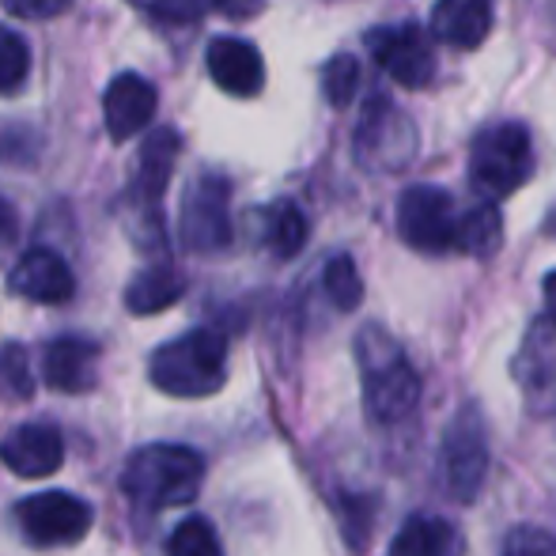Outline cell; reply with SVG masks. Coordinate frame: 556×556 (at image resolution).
Listing matches in <instances>:
<instances>
[{
	"instance_id": "4316f807",
	"label": "cell",
	"mask_w": 556,
	"mask_h": 556,
	"mask_svg": "<svg viewBox=\"0 0 556 556\" xmlns=\"http://www.w3.org/2000/svg\"><path fill=\"white\" fill-rule=\"evenodd\" d=\"M129 4L155 23H198L213 8V0H129Z\"/></svg>"
},
{
	"instance_id": "5b68a950",
	"label": "cell",
	"mask_w": 556,
	"mask_h": 556,
	"mask_svg": "<svg viewBox=\"0 0 556 556\" xmlns=\"http://www.w3.org/2000/svg\"><path fill=\"white\" fill-rule=\"evenodd\" d=\"M489 473V432L477 405H462L443 428L440 443V484L454 504H473Z\"/></svg>"
},
{
	"instance_id": "8fae6325",
	"label": "cell",
	"mask_w": 556,
	"mask_h": 556,
	"mask_svg": "<svg viewBox=\"0 0 556 556\" xmlns=\"http://www.w3.org/2000/svg\"><path fill=\"white\" fill-rule=\"evenodd\" d=\"M178 152H182V137H178L175 129H167V125L148 132V140L140 144L129 201H132V208L155 227H160V201H163V190H167L170 175H175Z\"/></svg>"
},
{
	"instance_id": "2e32d148",
	"label": "cell",
	"mask_w": 556,
	"mask_h": 556,
	"mask_svg": "<svg viewBox=\"0 0 556 556\" xmlns=\"http://www.w3.org/2000/svg\"><path fill=\"white\" fill-rule=\"evenodd\" d=\"M160 106L155 88L137 73H122L111 80L103 96V117H106V132H111L114 144H125L129 137H137L140 129H148Z\"/></svg>"
},
{
	"instance_id": "f546056e",
	"label": "cell",
	"mask_w": 556,
	"mask_h": 556,
	"mask_svg": "<svg viewBox=\"0 0 556 556\" xmlns=\"http://www.w3.org/2000/svg\"><path fill=\"white\" fill-rule=\"evenodd\" d=\"M12 15L20 20H53V15L65 12L73 0H0Z\"/></svg>"
},
{
	"instance_id": "277c9868",
	"label": "cell",
	"mask_w": 556,
	"mask_h": 556,
	"mask_svg": "<svg viewBox=\"0 0 556 556\" xmlns=\"http://www.w3.org/2000/svg\"><path fill=\"white\" fill-rule=\"evenodd\" d=\"M469 175L489 198H507L534 175V144L519 122H496L469 144Z\"/></svg>"
},
{
	"instance_id": "9a60e30c",
	"label": "cell",
	"mask_w": 556,
	"mask_h": 556,
	"mask_svg": "<svg viewBox=\"0 0 556 556\" xmlns=\"http://www.w3.org/2000/svg\"><path fill=\"white\" fill-rule=\"evenodd\" d=\"M205 65L216 88L235 99H250L265 88V61L247 38H213L205 50Z\"/></svg>"
},
{
	"instance_id": "8992f818",
	"label": "cell",
	"mask_w": 556,
	"mask_h": 556,
	"mask_svg": "<svg viewBox=\"0 0 556 556\" xmlns=\"http://www.w3.org/2000/svg\"><path fill=\"white\" fill-rule=\"evenodd\" d=\"M417 144H420L417 125L382 96H375L364 106L356 137H352L356 163L364 170H375V175H394V170L409 167L413 155H417Z\"/></svg>"
},
{
	"instance_id": "5bb4252c",
	"label": "cell",
	"mask_w": 556,
	"mask_h": 556,
	"mask_svg": "<svg viewBox=\"0 0 556 556\" xmlns=\"http://www.w3.org/2000/svg\"><path fill=\"white\" fill-rule=\"evenodd\" d=\"M0 462H4L15 477L38 481V477L58 473V466L65 462V440H61V432L53 425L30 420V425H20L4 435V443H0Z\"/></svg>"
},
{
	"instance_id": "e0dca14e",
	"label": "cell",
	"mask_w": 556,
	"mask_h": 556,
	"mask_svg": "<svg viewBox=\"0 0 556 556\" xmlns=\"http://www.w3.org/2000/svg\"><path fill=\"white\" fill-rule=\"evenodd\" d=\"M99 379V344L88 337H58L42 352V382L58 394H88Z\"/></svg>"
},
{
	"instance_id": "484cf974",
	"label": "cell",
	"mask_w": 556,
	"mask_h": 556,
	"mask_svg": "<svg viewBox=\"0 0 556 556\" xmlns=\"http://www.w3.org/2000/svg\"><path fill=\"white\" fill-rule=\"evenodd\" d=\"M356 88H359V61L349 58V53H337V58L326 61L323 68V96L330 106H349L356 99Z\"/></svg>"
},
{
	"instance_id": "6da1fadb",
	"label": "cell",
	"mask_w": 556,
	"mask_h": 556,
	"mask_svg": "<svg viewBox=\"0 0 556 556\" xmlns=\"http://www.w3.org/2000/svg\"><path fill=\"white\" fill-rule=\"evenodd\" d=\"M359 379H364V409L371 425L394 428L417 413L420 375L382 326H364L356 337Z\"/></svg>"
},
{
	"instance_id": "30bf717a",
	"label": "cell",
	"mask_w": 556,
	"mask_h": 556,
	"mask_svg": "<svg viewBox=\"0 0 556 556\" xmlns=\"http://www.w3.org/2000/svg\"><path fill=\"white\" fill-rule=\"evenodd\" d=\"M367 50L379 61V68L397 88L420 91L435 80V53L428 35L417 23H397V27H375L367 35Z\"/></svg>"
},
{
	"instance_id": "7a4b0ae2",
	"label": "cell",
	"mask_w": 556,
	"mask_h": 556,
	"mask_svg": "<svg viewBox=\"0 0 556 556\" xmlns=\"http://www.w3.org/2000/svg\"><path fill=\"white\" fill-rule=\"evenodd\" d=\"M205 484V458L182 443H148L125 458L122 489L140 511L193 504Z\"/></svg>"
},
{
	"instance_id": "44dd1931",
	"label": "cell",
	"mask_w": 556,
	"mask_h": 556,
	"mask_svg": "<svg viewBox=\"0 0 556 556\" xmlns=\"http://www.w3.org/2000/svg\"><path fill=\"white\" fill-rule=\"evenodd\" d=\"M262 239L280 262L295 257L307 247V216L295 201H273L262 213Z\"/></svg>"
},
{
	"instance_id": "4dcf8cb0",
	"label": "cell",
	"mask_w": 556,
	"mask_h": 556,
	"mask_svg": "<svg viewBox=\"0 0 556 556\" xmlns=\"http://www.w3.org/2000/svg\"><path fill=\"white\" fill-rule=\"evenodd\" d=\"M213 8L227 20H254L265 8V0H213Z\"/></svg>"
},
{
	"instance_id": "d4e9b609",
	"label": "cell",
	"mask_w": 556,
	"mask_h": 556,
	"mask_svg": "<svg viewBox=\"0 0 556 556\" xmlns=\"http://www.w3.org/2000/svg\"><path fill=\"white\" fill-rule=\"evenodd\" d=\"M167 556H224V545L205 515H190V519L178 522L175 534H170Z\"/></svg>"
},
{
	"instance_id": "d6a6232c",
	"label": "cell",
	"mask_w": 556,
	"mask_h": 556,
	"mask_svg": "<svg viewBox=\"0 0 556 556\" xmlns=\"http://www.w3.org/2000/svg\"><path fill=\"white\" fill-rule=\"evenodd\" d=\"M542 292H545V318H553V323H556V269L545 277Z\"/></svg>"
},
{
	"instance_id": "1f68e13d",
	"label": "cell",
	"mask_w": 556,
	"mask_h": 556,
	"mask_svg": "<svg viewBox=\"0 0 556 556\" xmlns=\"http://www.w3.org/2000/svg\"><path fill=\"white\" fill-rule=\"evenodd\" d=\"M15 239V208L8 201H0V247Z\"/></svg>"
},
{
	"instance_id": "9c48e42d",
	"label": "cell",
	"mask_w": 556,
	"mask_h": 556,
	"mask_svg": "<svg viewBox=\"0 0 556 556\" xmlns=\"http://www.w3.org/2000/svg\"><path fill=\"white\" fill-rule=\"evenodd\" d=\"M178 235L193 254H216L231 242V182L224 175H198L182 198Z\"/></svg>"
},
{
	"instance_id": "4fadbf2b",
	"label": "cell",
	"mask_w": 556,
	"mask_h": 556,
	"mask_svg": "<svg viewBox=\"0 0 556 556\" xmlns=\"http://www.w3.org/2000/svg\"><path fill=\"white\" fill-rule=\"evenodd\" d=\"M8 288H12L20 300L58 307V303L73 300L76 277L61 254H53V250H46V247H30L27 254L12 265V273H8Z\"/></svg>"
},
{
	"instance_id": "f1b7e54d",
	"label": "cell",
	"mask_w": 556,
	"mask_h": 556,
	"mask_svg": "<svg viewBox=\"0 0 556 556\" xmlns=\"http://www.w3.org/2000/svg\"><path fill=\"white\" fill-rule=\"evenodd\" d=\"M504 556H556V538L542 527H515L504 542Z\"/></svg>"
},
{
	"instance_id": "ba28073f",
	"label": "cell",
	"mask_w": 556,
	"mask_h": 556,
	"mask_svg": "<svg viewBox=\"0 0 556 556\" xmlns=\"http://www.w3.org/2000/svg\"><path fill=\"white\" fill-rule=\"evenodd\" d=\"M96 522L91 504H84L73 492H38L15 504V527L23 542L38 549H58V545H76Z\"/></svg>"
},
{
	"instance_id": "603a6c76",
	"label": "cell",
	"mask_w": 556,
	"mask_h": 556,
	"mask_svg": "<svg viewBox=\"0 0 556 556\" xmlns=\"http://www.w3.org/2000/svg\"><path fill=\"white\" fill-rule=\"evenodd\" d=\"M323 288L337 311H356L364 300V280H359V269L349 254L330 257V265L323 269Z\"/></svg>"
},
{
	"instance_id": "83f0119b",
	"label": "cell",
	"mask_w": 556,
	"mask_h": 556,
	"mask_svg": "<svg viewBox=\"0 0 556 556\" xmlns=\"http://www.w3.org/2000/svg\"><path fill=\"white\" fill-rule=\"evenodd\" d=\"M0 382H4L8 394H15V397L35 394V375H30L27 352H23L20 344H4V349H0Z\"/></svg>"
},
{
	"instance_id": "cb8c5ba5",
	"label": "cell",
	"mask_w": 556,
	"mask_h": 556,
	"mask_svg": "<svg viewBox=\"0 0 556 556\" xmlns=\"http://www.w3.org/2000/svg\"><path fill=\"white\" fill-rule=\"evenodd\" d=\"M30 76V46L20 30L0 27V96H15Z\"/></svg>"
},
{
	"instance_id": "ac0fdd59",
	"label": "cell",
	"mask_w": 556,
	"mask_h": 556,
	"mask_svg": "<svg viewBox=\"0 0 556 556\" xmlns=\"http://www.w3.org/2000/svg\"><path fill=\"white\" fill-rule=\"evenodd\" d=\"M492 30V0H435L432 38L451 50H477Z\"/></svg>"
},
{
	"instance_id": "3957f363",
	"label": "cell",
	"mask_w": 556,
	"mask_h": 556,
	"mask_svg": "<svg viewBox=\"0 0 556 556\" xmlns=\"http://www.w3.org/2000/svg\"><path fill=\"white\" fill-rule=\"evenodd\" d=\"M148 379L155 390L170 397H208L227 379V337L220 330H198L175 337L163 349H155L148 364Z\"/></svg>"
},
{
	"instance_id": "d6986e66",
	"label": "cell",
	"mask_w": 556,
	"mask_h": 556,
	"mask_svg": "<svg viewBox=\"0 0 556 556\" xmlns=\"http://www.w3.org/2000/svg\"><path fill=\"white\" fill-rule=\"evenodd\" d=\"M387 556H466V538L443 515H413L394 534Z\"/></svg>"
},
{
	"instance_id": "52a82bcc",
	"label": "cell",
	"mask_w": 556,
	"mask_h": 556,
	"mask_svg": "<svg viewBox=\"0 0 556 556\" xmlns=\"http://www.w3.org/2000/svg\"><path fill=\"white\" fill-rule=\"evenodd\" d=\"M462 213L454 208V198L432 182H420L402 190L397 198V235L405 247L420 254H458Z\"/></svg>"
},
{
	"instance_id": "7402d4cb",
	"label": "cell",
	"mask_w": 556,
	"mask_h": 556,
	"mask_svg": "<svg viewBox=\"0 0 556 556\" xmlns=\"http://www.w3.org/2000/svg\"><path fill=\"white\" fill-rule=\"evenodd\" d=\"M504 242V224L492 201L466 208L462 213V231H458V254H473V257H492L496 247Z\"/></svg>"
},
{
	"instance_id": "ffe728a7",
	"label": "cell",
	"mask_w": 556,
	"mask_h": 556,
	"mask_svg": "<svg viewBox=\"0 0 556 556\" xmlns=\"http://www.w3.org/2000/svg\"><path fill=\"white\" fill-rule=\"evenodd\" d=\"M182 292H186L182 273L167 262H155L129 280V288H125V307H129L132 315H160V311L175 307V303L182 300Z\"/></svg>"
},
{
	"instance_id": "7c38bea8",
	"label": "cell",
	"mask_w": 556,
	"mask_h": 556,
	"mask_svg": "<svg viewBox=\"0 0 556 556\" xmlns=\"http://www.w3.org/2000/svg\"><path fill=\"white\" fill-rule=\"evenodd\" d=\"M515 382L534 413H556V323L538 318L515 356Z\"/></svg>"
},
{
	"instance_id": "836d02e7",
	"label": "cell",
	"mask_w": 556,
	"mask_h": 556,
	"mask_svg": "<svg viewBox=\"0 0 556 556\" xmlns=\"http://www.w3.org/2000/svg\"><path fill=\"white\" fill-rule=\"evenodd\" d=\"M553 227H556V220H553Z\"/></svg>"
}]
</instances>
